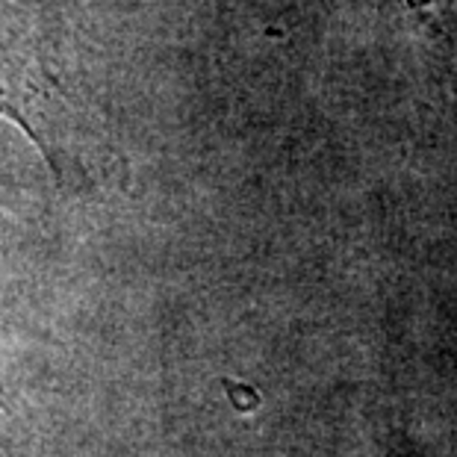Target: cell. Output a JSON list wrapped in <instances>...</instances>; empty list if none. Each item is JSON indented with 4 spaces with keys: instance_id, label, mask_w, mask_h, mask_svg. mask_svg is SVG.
<instances>
[{
    "instance_id": "obj_2",
    "label": "cell",
    "mask_w": 457,
    "mask_h": 457,
    "mask_svg": "<svg viewBox=\"0 0 457 457\" xmlns=\"http://www.w3.org/2000/svg\"><path fill=\"white\" fill-rule=\"evenodd\" d=\"M386 4L402 6V9H407V12H416V15H428V18H434L436 12H440L443 0H386Z\"/></svg>"
},
{
    "instance_id": "obj_3",
    "label": "cell",
    "mask_w": 457,
    "mask_h": 457,
    "mask_svg": "<svg viewBox=\"0 0 457 457\" xmlns=\"http://www.w3.org/2000/svg\"><path fill=\"white\" fill-rule=\"evenodd\" d=\"M0 407H6V398H4V393H0Z\"/></svg>"
},
{
    "instance_id": "obj_1",
    "label": "cell",
    "mask_w": 457,
    "mask_h": 457,
    "mask_svg": "<svg viewBox=\"0 0 457 457\" xmlns=\"http://www.w3.org/2000/svg\"><path fill=\"white\" fill-rule=\"evenodd\" d=\"M0 115H9L38 142L47 154L54 171L68 169L71 148L65 136L68 128V101L62 86L47 71L42 54L36 51L30 36L18 24L15 12L0 0Z\"/></svg>"
}]
</instances>
